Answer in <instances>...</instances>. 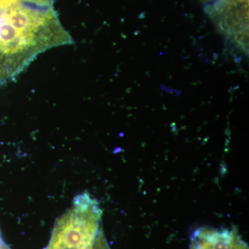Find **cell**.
I'll return each instance as SVG.
<instances>
[{"label":"cell","mask_w":249,"mask_h":249,"mask_svg":"<svg viewBox=\"0 0 249 249\" xmlns=\"http://www.w3.org/2000/svg\"><path fill=\"white\" fill-rule=\"evenodd\" d=\"M190 249H249V246L235 227H201L192 235Z\"/></svg>","instance_id":"obj_3"},{"label":"cell","mask_w":249,"mask_h":249,"mask_svg":"<svg viewBox=\"0 0 249 249\" xmlns=\"http://www.w3.org/2000/svg\"><path fill=\"white\" fill-rule=\"evenodd\" d=\"M204 3H210L211 1H213V0H201Z\"/></svg>","instance_id":"obj_8"},{"label":"cell","mask_w":249,"mask_h":249,"mask_svg":"<svg viewBox=\"0 0 249 249\" xmlns=\"http://www.w3.org/2000/svg\"><path fill=\"white\" fill-rule=\"evenodd\" d=\"M207 6L208 14L220 27L247 28L249 0H213Z\"/></svg>","instance_id":"obj_4"},{"label":"cell","mask_w":249,"mask_h":249,"mask_svg":"<svg viewBox=\"0 0 249 249\" xmlns=\"http://www.w3.org/2000/svg\"><path fill=\"white\" fill-rule=\"evenodd\" d=\"M22 1L27 4L42 6V7H52L53 6V0H22Z\"/></svg>","instance_id":"obj_6"},{"label":"cell","mask_w":249,"mask_h":249,"mask_svg":"<svg viewBox=\"0 0 249 249\" xmlns=\"http://www.w3.org/2000/svg\"><path fill=\"white\" fill-rule=\"evenodd\" d=\"M3 245H4V242H3L2 239H1V235H0V249L1 248Z\"/></svg>","instance_id":"obj_7"},{"label":"cell","mask_w":249,"mask_h":249,"mask_svg":"<svg viewBox=\"0 0 249 249\" xmlns=\"http://www.w3.org/2000/svg\"><path fill=\"white\" fill-rule=\"evenodd\" d=\"M88 249H111L110 247L108 245L103 229L100 231L99 233L96 237V240L93 242V245Z\"/></svg>","instance_id":"obj_5"},{"label":"cell","mask_w":249,"mask_h":249,"mask_svg":"<svg viewBox=\"0 0 249 249\" xmlns=\"http://www.w3.org/2000/svg\"><path fill=\"white\" fill-rule=\"evenodd\" d=\"M70 42L53 7L0 0V83L22 71L42 51Z\"/></svg>","instance_id":"obj_1"},{"label":"cell","mask_w":249,"mask_h":249,"mask_svg":"<svg viewBox=\"0 0 249 249\" xmlns=\"http://www.w3.org/2000/svg\"><path fill=\"white\" fill-rule=\"evenodd\" d=\"M0 249H9V247H7V246H6L4 245H3L2 247H1V248Z\"/></svg>","instance_id":"obj_9"},{"label":"cell","mask_w":249,"mask_h":249,"mask_svg":"<svg viewBox=\"0 0 249 249\" xmlns=\"http://www.w3.org/2000/svg\"><path fill=\"white\" fill-rule=\"evenodd\" d=\"M102 210L98 201L83 193L54 226L45 249H88L101 230Z\"/></svg>","instance_id":"obj_2"}]
</instances>
